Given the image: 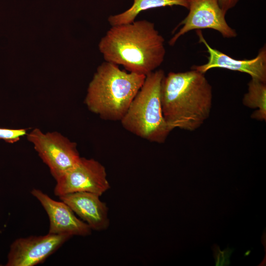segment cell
Here are the masks:
<instances>
[{"label": "cell", "mask_w": 266, "mask_h": 266, "mask_svg": "<svg viewBox=\"0 0 266 266\" xmlns=\"http://www.w3.org/2000/svg\"><path fill=\"white\" fill-rule=\"evenodd\" d=\"M164 43L154 24L143 20L111 26L101 38L99 47L105 61L146 76L164 62Z\"/></svg>", "instance_id": "6da1fadb"}, {"label": "cell", "mask_w": 266, "mask_h": 266, "mask_svg": "<svg viewBox=\"0 0 266 266\" xmlns=\"http://www.w3.org/2000/svg\"><path fill=\"white\" fill-rule=\"evenodd\" d=\"M40 203L49 220L48 233L86 236L92 232L90 227L78 218L72 209L63 201H57L39 189L31 192Z\"/></svg>", "instance_id": "30bf717a"}, {"label": "cell", "mask_w": 266, "mask_h": 266, "mask_svg": "<svg viewBox=\"0 0 266 266\" xmlns=\"http://www.w3.org/2000/svg\"><path fill=\"white\" fill-rule=\"evenodd\" d=\"M27 137L55 179L75 166L81 158L76 144L57 132L44 133L35 128Z\"/></svg>", "instance_id": "5b68a950"}, {"label": "cell", "mask_w": 266, "mask_h": 266, "mask_svg": "<svg viewBox=\"0 0 266 266\" xmlns=\"http://www.w3.org/2000/svg\"><path fill=\"white\" fill-rule=\"evenodd\" d=\"M72 236L48 233L16 239L11 244L6 266H34L43 263Z\"/></svg>", "instance_id": "ba28073f"}, {"label": "cell", "mask_w": 266, "mask_h": 266, "mask_svg": "<svg viewBox=\"0 0 266 266\" xmlns=\"http://www.w3.org/2000/svg\"><path fill=\"white\" fill-rule=\"evenodd\" d=\"M145 75L121 70L105 61L97 68L90 83L84 102L101 119L121 121L141 88Z\"/></svg>", "instance_id": "3957f363"}, {"label": "cell", "mask_w": 266, "mask_h": 266, "mask_svg": "<svg viewBox=\"0 0 266 266\" xmlns=\"http://www.w3.org/2000/svg\"><path fill=\"white\" fill-rule=\"evenodd\" d=\"M3 128H0V140H1L3 136Z\"/></svg>", "instance_id": "9a60e30c"}, {"label": "cell", "mask_w": 266, "mask_h": 266, "mask_svg": "<svg viewBox=\"0 0 266 266\" xmlns=\"http://www.w3.org/2000/svg\"></svg>", "instance_id": "2e32d148"}, {"label": "cell", "mask_w": 266, "mask_h": 266, "mask_svg": "<svg viewBox=\"0 0 266 266\" xmlns=\"http://www.w3.org/2000/svg\"><path fill=\"white\" fill-rule=\"evenodd\" d=\"M133 5L125 11L110 16L108 22L112 26L132 23L140 12L148 9L178 5L188 9L189 0H133Z\"/></svg>", "instance_id": "7c38bea8"}, {"label": "cell", "mask_w": 266, "mask_h": 266, "mask_svg": "<svg viewBox=\"0 0 266 266\" xmlns=\"http://www.w3.org/2000/svg\"><path fill=\"white\" fill-rule=\"evenodd\" d=\"M212 100L211 85L204 73L196 69L170 72L163 79V114L171 131L198 129L210 116Z\"/></svg>", "instance_id": "7a4b0ae2"}, {"label": "cell", "mask_w": 266, "mask_h": 266, "mask_svg": "<svg viewBox=\"0 0 266 266\" xmlns=\"http://www.w3.org/2000/svg\"><path fill=\"white\" fill-rule=\"evenodd\" d=\"M165 74L162 69L145 76L141 88L120 121L128 131L149 141L164 143L171 131L162 111L161 85Z\"/></svg>", "instance_id": "277c9868"}, {"label": "cell", "mask_w": 266, "mask_h": 266, "mask_svg": "<svg viewBox=\"0 0 266 266\" xmlns=\"http://www.w3.org/2000/svg\"><path fill=\"white\" fill-rule=\"evenodd\" d=\"M200 42L203 43L208 53L207 62L193 66L191 68L204 73L213 68H221L247 73L252 78L266 83V46L260 49L256 57L250 60H236L211 47L204 38L201 30L196 31Z\"/></svg>", "instance_id": "9c48e42d"}, {"label": "cell", "mask_w": 266, "mask_h": 266, "mask_svg": "<svg viewBox=\"0 0 266 266\" xmlns=\"http://www.w3.org/2000/svg\"><path fill=\"white\" fill-rule=\"evenodd\" d=\"M239 0H218L221 8L226 12L234 7Z\"/></svg>", "instance_id": "5bb4252c"}, {"label": "cell", "mask_w": 266, "mask_h": 266, "mask_svg": "<svg viewBox=\"0 0 266 266\" xmlns=\"http://www.w3.org/2000/svg\"><path fill=\"white\" fill-rule=\"evenodd\" d=\"M55 180L54 193L58 197L76 192L101 196L110 187L104 166L94 159L84 157Z\"/></svg>", "instance_id": "8992f818"}, {"label": "cell", "mask_w": 266, "mask_h": 266, "mask_svg": "<svg viewBox=\"0 0 266 266\" xmlns=\"http://www.w3.org/2000/svg\"><path fill=\"white\" fill-rule=\"evenodd\" d=\"M243 104L255 109L252 119L260 121H266V83L252 78L248 84L247 92L242 99Z\"/></svg>", "instance_id": "4fadbf2b"}, {"label": "cell", "mask_w": 266, "mask_h": 266, "mask_svg": "<svg viewBox=\"0 0 266 266\" xmlns=\"http://www.w3.org/2000/svg\"><path fill=\"white\" fill-rule=\"evenodd\" d=\"M188 9L187 16L174 29L181 26L169 40L170 45H174L181 36L192 30L210 29L218 32L224 38L237 36L235 30L228 24L226 13L220 7L218 0H189Z\"/></svg>", "instance_id": "52a82bcc"}, {"label": "cell", "mask_w": 266, "mask_h": 266, "mask_svg": "<svg viewBox=\"0 0 266 266\" xmlns=\"http://www.w3.org/2000/svg\"><path fill=\"white\" fill-rule=\"evenodd\" d=\"M100 196L88 192H76L59 196L92 230L101 231L107 229L110 223L108 208L102 201Z\"/></svg>", "instance_id": "8fae6325"}]
</instances>
